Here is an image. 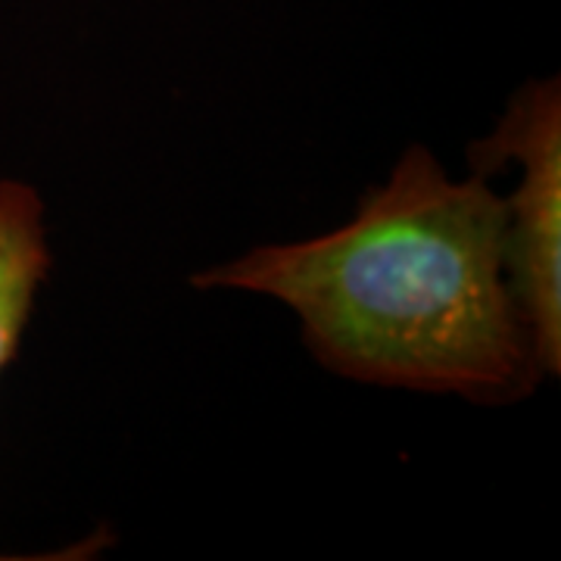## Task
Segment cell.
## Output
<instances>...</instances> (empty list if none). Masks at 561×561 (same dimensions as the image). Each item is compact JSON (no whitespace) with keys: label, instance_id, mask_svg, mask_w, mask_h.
I'll return each mask as SVG.
<instances>
[{"label":"cell","instance_id":"1","mask_svg":"<svg viewBox=\"0 0 561 561\" xmlns=\"http://www.w3.org/2000/svg\"><path fill=\"white\" fill-rule=\"evenodd\" d=\"M505 231L486 175L453 181L412 147L343 228L260 247L194 284L290 306L312 356L343 378L515 402L542 368L508 284Z\"/></svg>","mask_w":561,"mask_h":561},{"label":"cell","instance_id":"3","mask_svg":"<svg viewBox=\"0 0 561 561\" xmlns=\"http://www.w3.org/2000/svg\"><path fill=\"white\" fill-rule=\"evenodd\" d=\"M47 268L41 197L22 181L0 179V371L20 346Z\"/></svg>","mask_w":561,"mask_h":561},{"label":"cell","instance_id":"2","mask_svg":"<svg viewBox=\"0 0 561 561\" xmlns=\"http://www.w3.org/2000/svg\"><path fill=\"white\" fill-rule=\"evenodd\" d=\"M471 172L518 162L505 201V265L542 375L561 371V94L559 79L530 81L508 103L500 128L471 147Z\"/></svg>","mask_w":561,"mask_h":561}]
</instances>
